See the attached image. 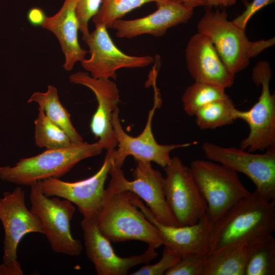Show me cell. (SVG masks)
<instances>
[{
	"label": "cell",
	"mask_w": 275,
	"mask_h": 275,
	"mask_svg": "<svg viewBox=\"0 0 275 275\" xmlns=\"http://www.w3.org/2000/svg\"><path fill=\"white\" fill-rule=\"evenodd\" d=\"M274 231L275 200H265L255 189L213 223L208 255L248 244Z\"/></svg>",
	"instance_id": "obj_1"
},
{
	"label": "cell",
	"mask_w": 275,
	"mask_h": 275,
	"mask_svg": "<svg viewBox=\"0 0 275 275\" xmlns=\"http://www.w3.org/2000/svg\"><path fill=\"white\" fill-rule=\"evenodd\" d=\"M96 225L100 233L110 241L139 240L155 249L162 245L157 230L132 202L128 191L105 189Z\"/></svg>",
	"instance_id": "obj_2"
},
{
	"label": "cell",
	"mask_w": 275,
	"mask_h": 275,
	"mask_svg": "<svg viewBox=\"0 0 275 275\" xmlns=\"http://www.w3.org/2000/svg\"><path fill=\"white\" fill-rule=\"evenodd\" d=\"M197 28L198 33L210 39L227 69L234 75L246 68L251 58L275 43L274 37L250 40L245 30L228 19L225 10H206Z\"/></svg>",
	"instance_id": "obj_3"
},
{
	"label": "cell",
	"mask_w": 275,
	"mask_h": 275,
	"mask_svg": "<svg viewBox=\"0 0 275 275\" xmlns=\"http://www.w3.org/2000/svg\"><path fill=\"white\" fill-rule=\"evenodd\" d=\"M103 150L97 142H83L65 148L46 150L37 155L20 159L13 167H0V178L30 186L43 179L64 176L81 160L98 155Z\"/></svg>",
	"instance_id": "obj_4"
},
{
	"label": "cell",
	"mask_w": 275,
	"mask_h": 275,
	"mask_svg": "<svg viewBox=\"0 0 275 275\" xmlns=\"http://www.w3.org/2000/svg\"><path fill=\"white\" fill-rule=\"evenodd\" d=\"M189 167L206 202L207 214L213 223L251 193L237 172L222 164L196 159Z\"/></svg>",
	"instance_id": "obj_5"
},
{
	"label": "cell",
	"mask_w": 275,
	"mask_h": 275,
	"mask_svg": "<svg viewBox=\"0 0 275 275\" xmlns=\"http://www.w3.org/2000/svg\"><path fill=\"white\" fill-rule=\"evenodd\" d=\"M30 187V210L40 220L43 234L51 249L58 254L79 256L82 250L81 243L73 238L70 230V222L75 212L73 204L65 199L45 196L38 181Z\"/></svg>",
	"instance_id": "obj_6"
},
{
	"label": "cell",
	"mask_w": 275,
	"mask_h": 275,
	"mask_svg": "<svg viewBox=\"0 0 275 275\" xmlns=\"http://www.w3.org/2000/svg\"><path fill=\"white\" fill-rule=\"evenodd\" d=\"M252 76L254 84L261 86L260 95L250 109L239 110L237 114V118L245 121L250 129L239 148L250 152L275 148V95L270 90L272 73L269 63L259 62L253 69Z\"/></svg>",
	"instance_id": "obj_7"
},
{
	"label": "cell",
	"mask_w": 275,
	"mask_h": 275,
	"mask_svg": "<svg viewBox=\"0 0 275 275\" xmlns=\"http://www.w3.org/2000/svg\"><path fill=\"white\" fill-rule=\"evenodd\" d=\"M163 189L168 206L179 226L196 224L206 215V202L192 171L178 157L164 168Z\"/></svg>",
	"instance_id": "obj_8"
},
{
	"label": "cell",
	"mask_w": 275,
	"mask_h": 275,
	"mask_svg": "<svg viewBox=\"0 0 275 275\" xmlns=\"http://www.w3.org/2000/svg\"><path fill=\"white\" fill-rule=\"evenodd\" d=\"M202 150L209 160L248 176L265 200H275V148L267 149L263 154H254L240 148L224 147L205 142Z\"/></svg>",
	"instance_id": "obj_9"
},
{
	"label": "cell",
	"mask_w": 275,
	"mask_h": 275,
	"mask_svg": "<svg viewBox=\"0 0 275 275\" xmlns=\"http://www.w3.org/2000/svg\"><path fill=\"white\" fill-rule=\"evenodd\" d=\"M136 167L133 171V180H128L122 168L112 165L109 170L111 181L106 188L115 191L131 192L145 201L155 217L161 223L179 226L171 213L164 196V177L154 169L151 162L135 159Z\"/></svg>",
	"instance_id": "obj_10"
},
{
	"label": "cell",
	"mask_w": 275,
	"mask_h": 275,
	"mask_svg": "<svg viewBox=\"0 0 275 275\" xmlns=\"http://www.w3.org/2000/svg\"><path fill=\"white\" fill-rule=\"evenodd\" d=\"M160 99L156 95L153 107L149 111L145 126L137 136H131L124 130L119 119V109L113 113L112 125L118 142V149H115L113 155V166L122 168L128 156L134 159L154 162L164 168L170 162V152L174 149L185 148L197 142L161 145L155 139L152 130V119L156 109L160 105Z\"/></svg>",
	"instance_id": "obj_11"
},
{
	"label": "cell",
	"mask_w": 275,
	"mask_h": 275,
	"mask_svg": "<svg viewBox=\"0 0 275 275\" xmlns=\"http://www.w3.org/2000/svg\"><path fill=\"white\" fill-rule=\"evenodd\" d=\"M115 149L106 150L103 163L92 176L69 182L57 178L39 181L42 193L47 197H58L69 200L77 207L84 219L97 218L102 207L104 184L113 163Z\"/></svg>",
	"instance_id": "obj_12"
},
{
	"label": "cell",
	"mask_w": 275,
	"mask_h": 275,
	"mask_svg": "<svg viewBox=\"0 0 275 275\" xmlns=\"http://www.w3.org/2000/svg\"><path fill=\"white\" fill-rule=\"evenodd\" d=\"M107 29L103 25H95V29L84 40L89 48L90 57L80 63L92 77L116 79V72L119 69L145 67L154 62L150 56H131L123 52L115 44Z\"/></svg>",
	"instance_id": "obj_13"
},
{
	"label": "cell",
	"mask_w": 275,
	"mask_h": 275,
	"mask_svg": "<svg viewBox=\"0 0 275 275\" xmlns=\"http://www.w3.org/2000/svg\"><path fill=\"white\" fill-rule=\"evenodd\" d=\"M0 221L5 233L3 263L14 264L18 261L17 250L22 238L31 233L43 234L40 220L25 205L21 188L3 193L0 199Z\"/></svg>",
	"instance_id": "obj_14"
},
{
	"label": "cell",
	"mask_w": 275,
	"mask_h": 275,
	"mask_svg": "<svg viewBox=\"0 0 275 275\" xmlns=\"http://www.w3.org/2000/svg\"><path fill=\"white\" fill-rule=\"evenodd\" d=\"M87 257L94 264L98 275H125L137 265L148 264L155 259V248L148 246L143 253L121 257L115 252L110 241L98 230L96 218L83 219L81 222Z\"/></svg>",
	"instance_id": "obj_15"
},
{
	"label": "cell",
	"mask_w": 275,
	"mask_h": 275,
	"mask_svg": "<svg viewBox=\"0 0 275 275\" xmlns=\"http://www.w3.org/2000/svg\"><path fill=\"white\" fill-rule=\"evenodd\" d=\"M69 79L72 83L88 88L95 94L98 105L91 120V131L103 149H115L118 142L112 125V115L120 102L116 84L110 79L95 78L81 71L71 74Z\"/></svg>",
	"instance_id": "obj_16"
},
{
	"label": "cell",
	"mask_w": 275,
	"mask_h": 275,
	"mask_svg": "<svg viewBox=\"0 0 275 275\" xmlns=\"http://www.w3.org/2000/svg\"><path fill=\"white\" fill-rule=\"evenodd\" d=\"M132 202L155 226L162 245L180 257L189 254L208 255L209 240L213 222L207 214L196 224L185 226H172L160 222L137 196L129 192Z\"/></svg>",
	"instance_id": "obj_17"
},
{
	"label": "cell",
	"mask_w": 275,
	"mask_h": 275,
	"mask_svg": "<svg viewBox=\"0 0 275 275\" xmlns=\"http://www.w3.org/2000/svg\"><path fill=\"white\" fill-rule=\"evenodd\" d=\"M156 4L153 13L132 20H117L111 28L119 38L131 39L144 34L159 37L169 29L187 22L193 15V8L177 0H162Z\"/></svg>",
	"instance_id": "obj_18"
},
{
	"label": "cell",
	"mask_w": 275,
	"mask_h": 275,
	"mask_svg": "<svg viewBox=\"0 0 275 275\" xmlns=\"http://www.w3.org/2000/svg\"><path fill=\"white\" fill-rule=\"evenodd\" d=\"M185 60L188 71L195 81L225 89L234 84L235 75L227 69L210 39L201 33L194 34L188 41Z\"/></svg>",
	"instance_id": "obj_19"
},
{
	"label": "cell",
	"mask_w": 275,
	"mask_h": 275,
	"mask_svg": "<svg viewBox=\"0 0 275 275\" xmlns=\"http://www.w3.org/2000/svg\"><path fill=\"white\" fill-rule=\"evenodd\" d=\"M76 0H65L59 11L46 16L41 27L52 33L59 40L65 57L64 68L72 70L75 64L84 60L88 51L78 40L79 25L75 13Z\"/></svg>",
	"instance_id": "obj_20"
},
{
	"label": "cell",
	"mask_w": 275,
	"mask_h": 275,
	"mask_svg": "<svg viewBox=\"0 0 275 275\" xmlns=\"http://www.w3.org/2000/svg\"><path fill=\"white\" fill-rule=\"evenodd\" d=\"M27 102L37 103L46 116L65 132L73 144L84 142L72 123L70 114L61 103L58 90L55 87L48 85L45 92H34Z\"/></svg>",
	"instance_id": "obj_21"
},
{
	"label": "cell",
	"mask_w": 275,
	"mask_h": 275,
	"mask_svg": "<svg viewBox=\"0 0 275 275\" xmlns=\"http://www.w3.org/2000/svg\"><path fill=\"white\" fill-rule=\"evenodd\" d=\"M252 242L221 254L207 255L203 275H244Z\"/></svg>",
	"instance_id": "obj_22"
},
{
	"label": "cell",
	"mask_w": 275,
	"mask_h": 275,
	"mask_svg": "<svg viewBox=\"0 0 275 275\" xmlns=\"http://www.w3.org/2000/svg\"><path fill=\"white\" fill-rule=\"evenodd\" d=\"M275 274V238L272 234L252 242L244 275Z\"/></svg>",
	"instance_id": "obj_23"
},
{
	"label": "cell",
	"mask_w": 275,
	"mask_h": 275,
	"mask_svg": "<svg viewBox=\"0 0 275 275\" xmlns=\"http://www.w3.org/2000/svg\"><path fill=\"white\" fill-rule=\"evenodd\" d=\"M230 98L211 102L195 114L196 123L201 129H213L229 125L237 118L238 112Z\"/></svg>",
	"instance_id": "obj_24"
},
{
	"label": "cell",
	"mask_w": 275,
	"mask_h": 275,
	"mask_svg": "<svg viewBox=\"0 0 275 275\" xmlns=\"http://www.w3.org/2000/svg\"><path fill=\"white\" fill-rule=\"evenodd\" d=\"M229 98L224 88L195 81L185 89L182 97V102L186 114L191 116L200 108L211 102Z\"/></svg>",
	"instance_id": "obj_25"
},
{
	"label": "cell",
	"mask_w": 275,
	"mask_h": 275,
	"mask_svg": "<svg viewBox=\"0 0 275 275\" xmlns=\"http://www.w3.org/2000/svg\"><path fill=\"white\" fill-rule=\"evenodd\" d=\"M38 113L34 121L35 140L37 146L46 150L68 147L73 143L65 132L53 123L38 107Z\"/></svg>",
	"instance_id": "obj_26"
},
{
	"label": "cell",
	"mask_w": 275,
	"mask_h": 275,
	"mask_svg": "<svg viewBox=\"0 0 275 275\" xmlns=\"http://www.w3.org/2000/svg\"><path fill=\"white\" fill-rule=\"evenodd\" d=\"M162 0H103L96 15L93 17L95 25L111 28L113 23L122 19L127 13L145 4Z\"/></svg>",
	"instance_id": "obj_27"
},
{
	"label": "cell",
	"mask_w": 275,
	"mask_h": 275,
	"mask_svg": "<svg viewBox=\"0 0 275 275\" xmlns=\"http://www.w3.org/2000/svg\"><path fill=\"white\" fill-rule=\"evenodd\" d=\"M207 257V255L196 254L183 256L164 274L203 275Z\"/></svg>",
	"instance_id": "obj_28"
},
{
	"label": "cell",
	"mask_w": 275,
	"mask_h": 275,
	"mask_svg": "<svg viewBox=\"0 0 275 275\" xmlns=\"http://www.w3.org/2000/svg\"><path fill=\"white\" fill-rule=\"evenodd\" d=\"M103 0H76L75 13L78 22L79 30L85 40L90 35L88 23L91 18L98 12Z\"/></svg>",
	"instance_id": "obj_29"
},
{
	"label": "cell",
	"mask_w": 275,
	"mask_h": 275,
	"mask_svg": "<svg viewBox=\"0 0 275 275\" xmlns=\"http://www.w3.org/2000/svg\"><path fill=\"white\" fill-rule=\"evenodd\" d=\"M180 257L169 248L164 246L162 255L157 263L149 265L146 264L139 270L131 273V275H163L166 270L176 264Z\"/></svg>",
	"instance_id": "obj_30"
},
{
	"label": "cell",
	"mask_w": 275,
	"mask_h": 275,
	"mask_svg": "<svg viewBox=\"0 0 275 275\" xmlns=\"http://www.w3.org/2000/svg\"><path fill=\"white\" fill-rule=\"evenodd\" d=\"M274 2L275 0H253L248 4L245 10L232 21L238 27L245 30L248 22L256 12Z\"/></svg>",
	"instance_id": "obj_31"
},
{
	"label": "cell",
	"mask_w": 275,
	"mask_h": 275,
	"mask_svg": "<svg viewBox=\"0 0 275 275\" xmlns=\"http://www.w3.org/2000/svg\"><path fill=\"white\" fill-rule=\"evenodd\" d=\"M46 16L43 10L39 8H33L28 12L27 18L29 22L35 26H41Z\"/></svg>",
	"instance_id": "obj_32"
},
{
	"label": "cell",
	"mask_w": 275,
	"mask_h": 275,
	"mask_svg": "<svg viewBox=\"0 0 275 275\" xmlns=\"http://www.w3.org/2000/svg\"><path fill=\"white\" fill-rule=\"evenodd\" d=\"M23 271L19 261L11 264H0V275H22Z\"/></svg>",
	"instance_id": "obj_33"
},
{
	"label": "cell",
	"mask_w": 275,
	"mask_h": 275,
	"mask_svg": "<svg viewBox=\"0 0 275 275\" xmlns=\"http://www.w3.org/2000/svg\"><path fill=\"white\" fill-rule=\"evenodd\" d=\"M181 2L185 5L194 9L198 7H206L208 8V0H177Z\"/></svg>",
	"instance_id": "obj_34"
},
{
	"label": "cell",
	"mask_w": 275,
	"mask_h": 275,
	"mask_svg": "<svg viewBox=\"0 0 275 275\" xmlns=\"http://www.w3.org/2000/svg\"><path fill=\"white\" fill-rule=\"evenodd\" d=\"M209 7L224 6L227 7L229 6L228 0H208Z\"/></svg>",
	"instance_id": "obj_35"
},
{
	"label": "cell",
	"mask_w": 275,
	"mask_h": 275,
	"mask_svg": "<svg viewBox=\"0 0 275 275\" xmlns=\"http://www.w3.org/2000/svg\"><path fill=\"white\" fill-rule=\"evenodd\" d=\"M236 0H228L229 6H232L235 4Z\"/></svg>",
	"instance_id": "obj_36"
}]
</instances>
